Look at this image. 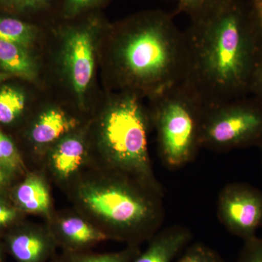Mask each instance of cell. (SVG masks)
<instances>
[{
  "mask_svg": "<svg viewBox=\"0 0 262 262\" xmlns=\"http://www.w3.org/2000/svg\"><path fill=\"white\" fill-rule=\"evenodd\" d=\"M184 33L187 67L182 82L206 107L251 95L262 47L250 0H234L191 23Z\"/></svg>",
  "mask_w": 262,
  "mask_h": 262,
  "instance_id": "cell-1",
  "label": "cell"
},
{
  "mask_svg": "<svg viewBox=\"0 0 262 262\" xmlns=\"http://www.w3.org/2000/svg\"><path fill=\"white\" fill-rule=\"evenodd\" d=\"M106 33L108 72L116 89L150 98L184 80L185 33L167 12H141Z\"/></svg>",
  "mask_w": 262,
  "mask_h": 262,
  "instance_id": "cell-2",
  "label": "cell"
},
{
  "mask_svg": "<svg viewBox=\"0 0 262 262\" xmlns=\"http://www.w3.org/2000/svg\"><path fill=\"white\" fill-rule=\"evenodd\" d=\"M63 193L108 241L141 246L165 220L163 189L125 174L89 168Z\"/></svg>",
  "mask_w": 262,
  "mask_h": 262,
  "instance_id": "cell-3",
  "label": "cell"
},
{
  "mask_svg": "<svg viewBox=\"0 0 262 262\" xmlns=\"http://www.w3.org/2000/svg\"><path fill=\"white\" fill-rule=\"evenodd\" d=\"M141 98L120 91L108 100L95 118L88 120L89 168L125 174L163 189L150 159L151 120Z\"/></svg>",
  "mask_w": 262,
  "mask_h": 262,
  "instance_id": "cell-4",
  "label": "cell"
},
{
  "mask_svg": "<svg viewBox=\"0 0 262 262\" xmlns=\"http://www.w3.org/2000/svg\"><path fill=\"white\" fill-rule=\"evenodd\" d=\"M149 100L150 120L156 133L162 163L169 169L185 166L194 160L202 148L206 106L183 82Z\"/></svg>",
  "mask_w": 262,
  "mask_h": 262,
  "instance_id": "cell-5",
  "label": "cell"
},
{
  "mask_svg": "<svg viewBox=\"0 0 262 262\" xmlns=\"http://www.w3.org/2000/svg\"><path fill=\"white\" fill-rule=\"evenodd\" d=\"M261 146L262 103L252 95L206 107L202 148L227 152Z\"/></svg>",
  "mask_w": 262,
  "mask_h": 262,
  "instance_id": "cell-6",
  "label": "cell"
},
{
  "mask_svg": "<svg viewBox=\"0 0 262 262\" xmlns=\"http://www.w3.org/2000/svg\"><path fill=\"white\" fill-rule=\"evenodd\" d=\"M67 20L71 24L62 27V63L71 89L82 108L94 79L96 39L108 26L97 12Z\"/></svg>",
  "mask_w": 262,
  "mask_h": 262,
  "instance_id": "cell-7",
  "label": "cell"
},
{
  "mask_svg": "<svg viewBox=\"0 0 262 262\" xmlns=\"http://www.w3.org/2000/svg\"><path fill=\"white\" fill-rule=\"evenodd\" d=\"M219 220L231 234L247 241L262 228V190L232 183L222 189L217 202Z\"/></svg>",
  "mask_w": 262,
  "mask_h": 262,
  "instance_id": "cell-8",
  "label": "cell"
},
{
  "mask_svg": "<svg viewBox=\"0 0 262 262\" xmlns=\"http://www.w3.org/2000/svg\"><path fill=\"white\" fill-rule=\"evenodd\" d=\"M90 167L88 120L48 149L39 168L64 192Z\"/></svg>",
  "mask_w": 262,
  "mask_h": 262,
  "instance_id": "cell-9",
  "label": "cell"
},
{
  "mask_svg": "<svg viewBox=\"0 0 262 262\" xmlns=\"http://www.w3.org/2000/svg\"><path fill=\"white\" fill-rule=\"evenodd\" d=\"M57 247L63 252L91 251L107 237L75 208L55 211L46 222Z\"/></svg>",
  "mask_w": 262,
  "mask_h": 262,
  "instance_id": "cell-10",
  "label": "cell"
},
{
  "mask_svg": "<svg viewBox=\"0 0 262 262\" xmlns=\"http://www.w3.org/2000/svg\"><path fill=\"white\" fill-rule=\"evenodd\" d=\"M84 123L59 106H50L39 112L32 119L27 134L35 168H39L45 155L55 143Z\"/></svg>",
  "mask_w": 262,
  "mask_h": 262,
  "instance_id": "cell-11",
  "label": "cell"
},
{
  "mask_svg": "<svg viewBox=\"0 0 262 262\" xmlns=\"http://www.w3.org/2000/svg\"><path fill=\"white\" fill-rule=\"evenodd\" d=\"M5 247L17 262H50L58 249L46 222L17 224L7 234Z\"/></svg>",
  "mask_w": 262,
  "mask_h": 262,
  "instance_id": "cell-12",
  "label": "cell"
},
{
  "mask_svg": "<svg viewBox=\"0 0 262 262\" xmlns=\"http://www.w3.org/2000/svg\"><path fill=\"white\" fill-rule=\"evenodd\" d=\"M51 184L42 169L29 170L12 188L10 199L24 214L38 215L48 220L56 211Z\"/></svg>",
  "mask_w": 262,
  "mask_h": 262,
  "instance_id": "cell-13",
  "label": "cell"
},
{
  "mask_svg": "<svg viewBox=\"0 0 262 262\" xmlns=\"http://www.w3.org/2000/svg\"><path fill=\"white\" fill-rule=\"evenodd\" d=\"M190 229L182 225L160 229L149 239L147 248L133 262H172L192 241Z\"/></svg>",
  "mask_w": 262,
  "mask_h": 262,
  "instance_id": "cell-14",
  "label": "cell"
},
{
  "mask_svg": "<svg viewBox=\"0 0 262 262\" xmlns=\"http://www.w3.org/2000/svg\"><path fill=\"white\" fill-rule=\"evenodd\" d=\"M0 67L11 75L33 80L37 77V68L29 50L0 39Z\"/></svg>",
  "mask_w": 262,
  "mask_h": 262,
  "instance_id": "cell-15",
  "label": "cell"
},
{
  "mask_svg": "<svg viewBox=\"0 0 262 262\" xmlns=\"http://www.w3.org/2000/svg\"><path fill=\"white\" fill-rule=\"evenodd\" d=\"M141 252L140 246L126 245L118 251L95 253L92 251L82 252L56 253L50 262H133Z\"/></svg>",
  "mask_w": 262,
  "mask_h": 262,
  "instance_id": "cell-16",
  "label": "cell"
},
{
  "mask_svg": "<svg viewBox=\"0 0 262 262\" xmlns=\"http://www.w3.org/2000/svg\"><path fill=\"white\" fill-rule=\"evenodd\" d=\"M38 29L13 15H0V39L29 49L37 39Z\"/></svg>",
  "mask_w": 262,
  "mask_h": 262,
  "instance_id": "cell-17",
  "label": "cell"
},
{
  "mask_svg": "<svg viewBox=\"0 0 262 262\" xmlns=\"http://www.w3.org/2000/svg\"><path fill=\"white\" fill-rule=\"evenodd\" d=\"M26 108V97L14 88L5 86L0 89V123L10 125L20 118Z\"/></svg>",
  "mask_w": 262,
  "mask_h": 262,
  "instance_id": "cell-18",
  "label": "cell"
},
{
  "mask_svg": "<svg viewBox=\"0 0 262 262\" xmlns=\"http://www.w3.org/2000/svg\"><path fill=\"white\" fill-rule=\"evenodd\" d=\"M0 166L14 173L24 177L29 169L27 168L23 155L19 151L14 141L0 130Z\"/></svg>",
  "mask_w": 262,
  "mask_h": 262,
  "instance_id": "cell-19",
  "label": "cell"
},
{
  "mask_svg": "<svg viewBox=\"0 0 262 262\" xmlns=\"http://www.w3.org/2000/svg\"><path fill=\"white\" fill-rule=\"evenodd\" d=\"M234 0H178L179 12L185 13L191 23L211 16Z\"/></svg>",
  "mask_w": 262,
  "mask_h": 262,
  "instance_id": "cell-20",
  "label": "cell"
},
{
  "mask_svg": "<svg viewBox=\"0 0 262 262\" xmlns=\"http://www.w3.org/2000/svg\"><path fill=\"white\" fill-rule=\"evenodd\" d=\"M56 0H0V10L10 15H31L51 8Z\"/></svg>",
  "mask_w": 262,
  "mask_h": 262,
  "instance_id": "cell-21",
  "label": "cell"
},
{
  "mask_svg": "<svg viewBox=\"0 0 262 262\" xmlns=\"http://www.w3.org/2000/svg\"><path fill=\"white\" fill-rule=\"evenodd\" d=\"M110 0H61V15L64 20H73L96 13Z\"/></svg>",
  "mask_w": 262,
  "mask_h": 262,
  "instance_id": "cell-22",
  "label": "cell"
},
{
  "mask_svg": "<svg viewBox=\"0 0 262 262\" xmlns=\"http://www.w3.org/2000/svg\"><path fill=\"white\" fill-rule=\"evenodd\" d=\"M178 262H226L214 249L201 243L189 244Z\"/></svg>",
  "mask_w": 262,
  "mask_h": 262,
  "instance_id": "cell-23",
  "label": "cell"
},
{
  "mask_svg": "<svg viewBox=\"0 0 262 262\" xmlns=\"http://www.w3.org/2000/svg\"><path fill=\"white\" fill-rule=\"evenodd\" d=\"M234 262H262V237L256 236L245 241L238 257Z\"/></svg>",
  "mask_w": 262,
  "mask_h": 262,
  "instance_id": "cell-24",
  "label": "cell"
},
{
  "mask_svg": "<svg viewBox=\"0 0 262 262\" xmlns=\"http://www.w3.org/2000/svg\"><path fill=\"white\" fill-rule=\"evenodd\" d=\"M23 214L13 203L0 198V229L14 227Z\"/></svg>",
  "mask_w": 262,
  "mask_h": 262,
  "instance_id": "cell-25",
  "label": "cell"
},
{
  "mask_svg": "<svg viewBox=\"0 0 262 262\" xmlns=\"http://www.w3.org/2000/svg\"><path fill=\"white\" fill-rule=\"evenodd\" d=\"M16 177H18L14 173L0 166V198H5L7 194H10L8 192Z\"/></svg>",
  "mask_w": 262,
  "mask_h": 262,
  "instance_id": "cell-26",
  "label": "cell"
},
{
  "mask_svg": "<svg viewBox=\"0 0 262 262\" xmlns=\"http://www.w3.org/2000/svg\"><path fill=\"white\" fill-rule=\"evenodd\" d=\"M251 95L262 103V57L258 62L251 86Z\"/></svg>",
  "mask_w": 262,
  "mask_h": 262,
  "instance_id": "cell-27",
  "label": "cell"
},
{
  "mask_svg": "<svg viewBox=\"0 0 262 262\" xmlns=\"http://www.w3.org/2000/svg\"><path fill=\"white\" fill-rule=\"evenodd\" d=\"M256 24L262 47V0H250Z\"/></svg>",
  "mask_w": 262,
  "mask_h": 262,
  "instance_id": "cell-28",
  "label": "cell"
},
{
  "mask_svg": "<svg viewBox=\"0 0 262 262\" xmlns=\"http://www.w3.org/2000/svg\"><path fill=\"white\" fill-rule=\"evenodd\" d=\"M0 262H5L4 250L1 244H0Z\"/></svg>",
  "mask_w": 262,
  "mask_h": 262,
  "instance_id": "cell-29",
  "label": "cell"
},
{
  "mask_svg": "<svg viewBox=\"0 0 262 262\" xmlns=\"http://www.w3.org/2000/svg\"><path fill=\"white\" fill-rule=\"evenodd\" d=\"M8 75H9L8 74L2 73V72H0V82H1L2 81L5 80V79L8 78Z\"/></svg>",
  "mask_w": 262,
  "mask_h": 262,
  "instance_id": "cell-30",
  "label": "cell"
},
{
  "mask_svg": "<svg viewBox=\"0 0 262 262\" xmlns=\"http://www.w3.org/2000/svg\"><path fill=\"white\" fill-rule=\"evenodd\" d=\"M261 150V173H262V146L259 148Z\"/></svg>",
  "mask_w": 262,
  "mask_h": 262,
  "instance_id": "cell-31",
  "label": "cell"
}]
</instances>
